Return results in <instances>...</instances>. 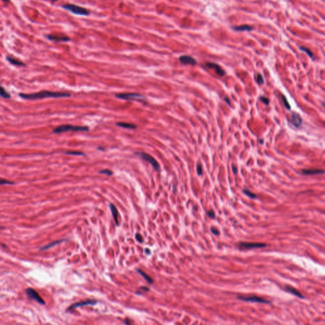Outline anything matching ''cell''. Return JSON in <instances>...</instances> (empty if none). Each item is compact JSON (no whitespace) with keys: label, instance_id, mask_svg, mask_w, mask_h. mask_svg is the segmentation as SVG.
<instances>
[{"label":"cell","instance_id":"cell-1","mask_svg":"<svg viewBox=\"0 0 325 325\" xmlns=\"http://www.w3.org/2000/svg\"><path fill=\"white\" fill-rule=\"evenodd\" d=\"M19 97L25 100H40L45 98H61V97H69L71 94L69 93L60 92V91H52L43 90L39 92L33 93H19Z\"/></svg>","mask_w":325,"mask_h":325},{"label":"cell","instance_id":"cell-2","mask_svg":"<svg viewBox=\"0 0 325 325\" xmlns=\"http://www.w3.org/2000/svg\"><path fill=\"white\" fill-rule=\"evenodd\" d=\"M88 130H89V128L87 126L63 125L56 127L54 129L53 132L55 134H60V133L67 132H88Z\"/></svg>","mask_w":325,"mask_h":325},{"label":"cell","instance_id":"cell-3","mask_svg":"<svg viewBox=\"0 0 325 325\" xmlns=\"http://www.w3.org/2000/svg\"><path fill=\"white\" fill-rule=\"evenodd\" d=\"M62 8H64L73 14L78 15L82 16H88L90 14V11L87 8H83L80 6H78L73 4H67L62 6Z\"/></svg>","mask_w":325,"mask_h":325},{"label":"cell","instance_id":"cell-4","mask_svg":"<svg viewBox=\"0 0 325 325\" xmlns=\"http://www.w3.org/2000/svg\"><path fill=\"white\" fill-rule=\"evenodd\" d=\"M135 155L138 156V157L141 158L142 159H144V161H146L147 162H148L149 163H150V165H152V167H153V168L154 170H156V171H159L160 170V167H159V165L158 163V162L156 160V159L154 158L152 156L149 155V154L146 153V152H135Z\"/></svg>","mask_w":325,"mask_h":325},{"label":"cell","instance_id":"cell-5","mask_svg":"<svg viewBox=\"0 0 325 325\" xmlns=\"http://www.w3.org/2000/svg\"><path fill=\"white\" fill-rule=\"evenodd\" d=\"M117 98L126 100H134V101H142L145 100V97L139 93H118L116 95Z\"/></svg>","mask_w":325,"mask_h":325},{"label":"cell","instance_id":"cell-6","mask_svg":"<svg viewBox=\"0 0 325 325\" xmlns=\"http://www.w3.org/2000/svg\"><path fill=\"white\" fill-rule=\"evenodd\" d=\"M238 248L240 249L249 250L253 248H261L267 246L265 243H248V242H239L238 243Z\"/></svg>","mask_w":325,"mask_h":325},{"label":"cell","instance_id":"cell-7","mask_svg":"<svg viewBox=\"0 0 325 325\" xmlns=\"http://www.w3.org/2000/svg\"><path fill=\"white\" fill-rule=\"evenodd\" d=\"M26 293L29 298L36 300V302L41 304V305H45V301L43 300V298H41L39 295V294L38 293V292L36 291H35L34 289L31 288H28L26 290Z\"/></svg>","mask_w":325,"mask_h":325},{"label":"cell","instance_id":"cell-8","mask_svg":"<svg viewBox=\"0 0 325 325\" xmlns=\"http://www.w3.org/2000/svg\"><path fill=\"white\" fill-rule=\"evenodd\" d=\"M238 299L240 300L245 301V302H259V303H265V304H269L270 303V301H268L267 300L264 299L262 297H257V296H252V297H238Z\"/></svg>","mask_w":325,"mask_h":325},{"label":"cell","instance_id":"cell-9","mask_svg":"<svg viewBox=\"0 0 325 325\" xmlns=\"http://www.w3.org/2000/svg\"><path fill=\"white\" fill-rule=\"evenodd\" d=\"M206 66L210 68V69H215V72L218 76H224L226 75V71H224L222 68L219 65H218L216 63H212V62H207L206 64Z\"/></svg>","mask_w":325,"mask_h":325},{"label":"cell","instance_id":"cell-10","mask_svg":"<svg viewBox=\"0 0 325 325\" xmlns=\"http://www.w3.org/2000/svg\"><path fill=\"white\" fill-rule=\"evenodd\" d=\"M291 122L293 125L296 128H299L302 123V119L300 115L296 112H293L291 113Z\"/></svg>","mask_w":325,"mask_h":325},{"label":"cell","instance_id":"cell-11","mask_svg":"<svg viewBox=\"0 0 325 325\" xmlns=\"http://www.w3.org/2000/svg\"><path fill=\"white\" fill-rule=\"evenodd\" d=\"M181 63L184 65H192L194 66L197 64V61L194 58L189 55H182L179 57Z\"/></svg>","mask_w":325,"mask_h":325},{"label":"cell","instance_id":"cell-12","mask_svg":"<svg viewBox=\"0 0 325 325\" xmlns=\"http://www.w3.org/2000/svg\"><path fill=\"white\" fill-rule=\"evenodd\" d=\"M97 303V301L94 300H86V301H83V302H77V303L72 304V305L71 306L69 307V308H68L67 310H68V311H71V310L78 308V307H82V306H88V305H95Z\"/></svg>","mask_w":325,"mask_h":325},{"label":"cell","instance_id":"cell-13","mask_svg":"<svg viewBox=\"0 0 325 325\" xmlns=\"http://www.w3.org/2000/svg\"><path fill=\"white\" fill-rule=\"evenodd\" d=\"M46 38L49 40L55 42H67L71 40V38L66 36H54V35H46Z\"/></svg>","mask_w":325,"mask_h":325},{"label":"cell","instance_id":"cell-14","mask_svg":"<svg viewBox=\"0 0 325 325\" xmlns=\"http://www.w3.org/2000/svg\"><path fill=\"white\" fill-rule=\"evenodd\" d=\"M301 173L305 175H314L323 174L324 170L321 169H303L301 171Z\"/></svg>","mask_w":325,"mask_h":325},{"label":"cell","instance_id":"cell-15","mask_svg":"<svg viewBox=\"0 0 325 325\" xmlns=\"http://www.w3.org/2000/svg\"><path fill=\"white\" fill-rule=\"evenodd\" d=\"M109 208H110L112 215H113V217L114 218L115 222H116V224L117 226H119V221H118V216H119V214H118V211L116 207L113 205V204L111 203L110 205H109Z\"/></svg>","mask_w":325,"mask_h":325},{"label":"cell","instance_id":"cell-16","mask_svg":"<svg viewBox=\"0 0 325 325\" xmlns=\"http://www.w3.org/2000/svg\"><path fill=\"white\" fill-rule=\"evenodd\" d=\"M285 290L289 292V293H290L291 294L295 295V296H297L298 297L301 298H304L303 295H302V293H300V292H299L297 290V289H296L293 287H291V286H288V285L285 286Z\"/></svg>","mask_w":325,"mask_h":325},{"label":"cell","instance_id":"cell-17","mask_svg":"<svg viewBox=\"0 0 325 325\" xmlns=\"http://www.w3.org/2000/svg\"><path fill=\"white\" fill-rule=\"evenodd\" d=\"M6 59H7L8 62H10L11 64L14 65V66H26V64L24 62H22V61L18 60V59H16V58H13L11 57H10V56H8V57H6Z\"/></svg>","mask_w":325,"mask_h":325},{"label":"cell","instance_id":"cell-18","mask_svg":"<svg viewBox=\"0 0 325 325\" xmlns=\"http://www.w3.org/2000/svg\"><path fill=\"white\" fill-rule=\"evenodd\" d=\"M232 29L236 31H251L253 29V28L248 25H242L239 26H234Z\"/></svg>","mask_w":325,"mask_h":325},{"label":"cell","instance_id":"cell-19","mask_svg":"<svg viewBox=\"0 0 325 325\" xmlns=\"http://www.w3.org/2000/svg\"><path fill=\"white\" fill-rule=\"evenodd\" d=\"M116 125L127 129H135L137 128V126L134 125V124L125 123V122H118L116 123Z\"/></svg>","mask_w":325,"mask_h":325},{"label":"cell","instance_id":"cell-20","mask_svg":"<svg viewBox=\"0 0 325 325\" xmlns=\"http://www.w3.org/2000/svg\"><path fill=\"white\" fill-rule=\"evenodd\" d=\"M0 97L5 99H8L11 98L10 94L1 86H0Z\"/></svg>","mask_w":325,"mask_h":325},{"label":"cell","instance_id":"cell-21","mask_svg":"<svg viewBox=\"0 0 325 325\" xmlns=\"http://www.w3.org/2000/svg\"><path fill=\"white\" fill-rule=\"evenodd\" d=\"M137 271L138 273H139V274H140V275H141L145 279H146V281H147V283H150V284H152V283H154L153 279H152L150 276H149L148 275H147V274L146 273H144L143 271H142L141 270H139V269H137Z\"/></svg>","mask_w":325,"mask_h":325},{"label":"cell","instance_id":"cell-22","mask_svg":"<svg viewBox=\"0 0 325 325\" xmlns=\"http://www.w3.org/2000/svg\"><path fill=\"white\" fill-rule=\"evenodd\" d=\"M64 241H65L64 239H62V240H58V241H54V242H52V243L48 244V245H46V246H43V247H42V248H41L40 250H48V249L54 246H55V245H57V244L60 243H62V242Z\"/></svg>","mask_w":325,"mask_h":325},{"label":"cell","instance_id":"cell-23","mask_svg":"<svg viewBox=\"0 0 325 325\" xmlns=\"http://www.w3.org/2000/svg\"><path fill=\"white\" fill-rule=\"evenodd\" d=\"M300 49L302 50V51L305 52L306 54L308 55L311 58L313 57V55H313V53L309 48H306V47H305V46H301V47H300Z\"/></svg>","mask_w":325,"mask_h":325},{"label":"cell","instance_id":"cell-24","mask_svg":"<svg viewBox=\"0 0 325 325\" xmlns=\"http://www.w3.org/2000/svg\"><path fill=\"white\" fill-rule=\"evenodd\" d=\"M281 98H282V100L283 102V104H284L285 107L288 109V110H290L291 109V106L289 105V102L288 101L287 99H286V97L284 95H281Z\"/></svg>","mask_w":325,"mask_h":325},{"label":"cell","instance_id":"cell-25","mask_svg":"<svg viewBox=\"0 0 325 325\" xmlns=\"http://www.w3.org/2000/svg\"><path fill=\"white\" fill-rule=\"evenodd\" d=\"M243 193H244V194H246V196L250 197V198L253 199V198H256V197H257L256 195H255V194H254V193H252V192H251V191H249V190L244 189V190H243Z\"/></svg>","mask_w":325,"mask_h":325},{"label":"cell","instance_id":"cell-26","mask_svg":"<svg viewBox=\"0 0 325 325\" xmlns=\"http://www.w3.org/2000/svg\"><path fill=\"white\" fill-rule=\"evenodd\" d=\"M256 81H257V83L259 85L264 84V78H263V76H262V75H261V74H257V75Z\"/></svg>","mask_w":325,"mask_h":325},{"label":"cell","instance_id":"cell-27","mask_svg":"<svg viewBox=\"0 0 325 325\" xmlns=\"http://www.w3.org/2000/svg\"><path fill=\"white\" fill-rule=\"evenodd\" d=\"M66 154L69 155H75V156H85V154L79 151H67Z\"/></svg>","mask_w":325,"mask_h":325},{"label":"cell","instance_id":"cell-28","mask_svg":"<svg viewBox=\"0 0 325 325\" xmlns=\"http://www.w3.org/2000/svg\"><path fill=\"white\" fill-rule=\"evenodd\" d=\"M11 184H14V182L9 181H8V180H6V179H0V185H11Z\"/></svg>","mask_w":325,"mask_h":325},{"label":"cell","instance_id":"cell-29","mask_svg":"<svg viewBox=\"0 0 325 325\" xmlns=\"http://www.w3.org/2000/svg\"><path fill=\"white\" fill-rule=\"evenodd\" d=\"M259 99H260V100H261V101H262L263 103H264V104H265V105H268L269 104L270 101H269V99L267 98V97L261 96V97H260Z\"/></svg>","mask_w":325,"mask_h":325},{"label":"cell","instance_id":"cell-30","mask_svg":"<svg viewBox=\"0 0 325 325\" xmlns=\"http://www.w3.org/2000/svg\"><path fill=\"white\" fill-rule=\"evenodd\" d=\"M100 173H103V174H105V175H107L108 176H111L113 175V172H112L111 170H107V169H105V170H100L99 172Z\"/></svg>","mask_w":325,"mask_h":325},{"label":"cell","instance_id":"cell-31","mask_svg":"<svg viewBox=\"0 0 325 325\" xmlns=\"http://www.w3.org/2000/svg\"><path fill=\"white\" fill-rule=\"evenodd\" d=\"M197 173L198 174V175H201L203 174V168H202V166L201 164H197Z\"/></svg>","mask_w":325,"mask_h":325},{"label":"cell","instance_id":"cell-32","mask_svg":"<svg viewBox=\"0 0 325 325\" xmlns=\"http://www.w3.org/2000/svg\"><path fill=\"white\" fill-rule=\"evenodd\" d=\"M211 231L213 233V234H214L215 235H219V230H218L217 229L215 228V227H211Z\"/></svg>","mask_w":325,"mask_h":325},{"label":"cell","instance_id":"cell-33","mask_svg":"<svg viewBox=\"0 0 325 325\" xmlns=\"http://www.w3.org/2000/svg\"><path fill=\"white\" fill-rule=\"evenodd\" d=\"M135 238L137 239V240L139 242V243H142L143 242V239L141 235H140L139 234H137L135 236Z\"/></svg>","mask_w":325,"mask_h":325},{"label":"cell","instance_id":"cell-34","mask_svg":"<svg viewBox=\"0 0 325 325\" xmlns=\"http://www.w3.org/2000/svg\"><path fill=\"white\" fill-rule=\"evenodd\" d=\"M207 215H208V216H209L210 217L212 218H214L215 217V213H214V211H212V210H211V211L208 212H207Z\"/></svg>","mask_w":325,"mask_h":325},{"label":"cell","instance_id":"cell-35","mask_svg":"<svg viewBox=\"0 0 325 325\" xmlns=\"http://www.w3.org/2000/svg\"><path fill=\"white\" fill-rule=\"evenodd\" d=\"M232 172H233V173H234V174H235V175H236V174H237V173H238V168H236V167H235V166H233V167H232Z\"/></svg>","mask_w":325,"mask_h":325},{"label":"cell","instance_id":"cell-36","mask_svg":"<svg viewBox=\"0 0 325 325\" xmlns=\"http://www.w3.org/2000/svg\"><path fill=\"white\" fill-rule=\"evenodd\" d=\"M224 100L227 102V104H229V105H230V100H229V98H227V97H225V98H224Z\"/></svg>","mask_w":325,"mask_h":325},{"label":"cell","instance_id":"cell-37","mask_svg":"<svg viewBox=\"0 0 325 325\" xmlns=\"http://www.w3.org/2000/svg\"><path fill=\"white\" fill-rule=\"evenodd\" d=\"M2 1H3V2H5V3H7V4L10 3V0H2Z\"/></svg>","mask_w":325,"mask_h":325},{"label":"cell","instance_id":"cell-38","mask_svg":"<svg viewBox=\"0 0 325 325\" xmlns=\"http://www.w3.org/2000/svg\"><path fill=\"white\" fill-rule=\"evenodd\" d=\"M145 252L146 253V254H149V253H150V251H149L148 249H147V248H146V250H145Z\"/></svg>","mask_w":325,"mask_h":325},{"label":"cell","instance_id":"cell-39","mask_svg":"<svg viewBox=\"0 0 325 325\" xmlns=\"http://www.w3.org/2000/svg\"><path fill=\"white\" fill-rule=\"evenodd\" d=\"M49 1H57V0H49Z\"/></svg>","mask_w":325,"mask_h":325},{"label":"cell","instance_id":"cell-40","mask_svg":"<svg viewBox=\"0 0 325 325\" xmlns=\"http://www.w3.org/2000/svg\"><path fill=\"white\" fill-rule=\"evenodd\" d=\"M261 144H263V141H262V140H261Z\"/></svg>","mask_w":325,"mask_h":325}]
</instances>
